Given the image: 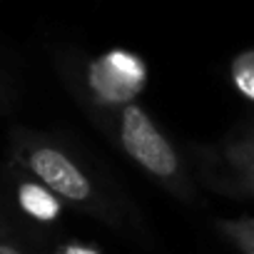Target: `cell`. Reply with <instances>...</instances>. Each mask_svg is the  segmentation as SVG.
<instances>
[{
	"label": "cell",
	"instance_id": "1",
	"mask_svg": "<svg viewBox=\"0 0 254 254\" xmlns=\"http://www.w3.org/2000/svg\"><path fill=\"white\" fill-rule=\"evenodd\" d=\"M8 165L45 185L65 207L130 239H145V219L122 185L70 140L15 125L8 137Z\"/></svg>",
	"mask_w": 254,
	"mask_h": 254
},
{
	"label": "cell",
	"instance_id": "2",
	"mask_svg": "<svg viewBox=\"0 0 254 254\" xmlns=\"http://www.w3.org/2000/svg\"><path fill=\"white\" fill-rule=\"evenodd\" d=\"M87 117L102 132V137L147 180H152L157 187L185 204L199 202L197 182L187 165V157L140 102L90 112Z\"/></svg>",
	"mask_w": 254,
	"mask_h": 254
},
{
	"label": "cell",
	"instance_id": "3",
	"mask_svg": "<svg viewBox=\"0 0 254 254\" xmlns=\"http://www.w3.org/2000/svg\"><path fill=\"white\" fill-rule=\"evenodd\" d=\"M60 75L75 102L85 110V115H90L140 102V95L150 80V67L142 55L112 48L100 55L63 58Z\"/></svg>",
	"mask_w": 254,
	"mask_h": 254
},
{
	"label": "cell",
	"instance_id": "4",
	"mask_svg": "<svg viewBox=\"0 0 254 254\" xmlns=\"http://www.w3.org/2000/svg\"><path fill=\"white\" fill-rule=\"evenodd\" d=\"M190 150L199 182L234 199H254V117L237 125L219 142L192 145Z\"/></svg>",
	"mask_w": 254,
	"mask_h": 254
},
{
	"label": "cell",
	"instance_id": "5",
	"mask_svg": "<svg viewBox=\"0 0 254 254\" xmlns=\"http://www.w3.org/2000/svg\"><path fill=\"white\" fill-rule=\"evenodd\" d=\"M13 172H15V194H18V204H20V209L30 217V219H35V222H40V224H58L60 219H63V212H65V204L45 187V185H40L38 180H33L30 175H25V172H20V170H15V167H10Z\"/></svg>",
	"mask_w": 254,
	"mask_h": 254
},
{
	"label": "cell",
	"instance_id": "6",
	"mask_svg": "<svg viewBox=\"0 0 254 254\" xmlns=\"http://www.w3.org/2000/svg\"><path fill=\"white\" fill-rule=\"evenodd\" d=\"M214 229L242 254H254V214L222 217L214 222Z\"/></svg>",
	"mask_w": 254,
	"mask_h": 254
},
{
	"label": "cell",
	"instance_id": "7",
	"mask_svg": "<svg viewBox=\"0 0 254 254\" xmlns=\"http://www.w3.org/2000/svg\"><path fill=\"white\" fill-rule=\"evenodd\" d=\"M229 80L239 97L254 102V48L237 53L229 63Z\"/></svg>",
	"mask_w": 254,
	"mask_h": 254
},
{
	"label": "cell",
	"instance_id": "8",
	"mask_svg": "<svg viewBox=\"0 0 254 254\" xmlns=\"http://www.w3.org/2000/svg\"><path fill=\"white\" fill-rule=\"evenodd\" d=\"M0 254H30L25 247H23V242L0 222Z\"/></svg>",
	"mask_w": 254,
	"mask_h": 254
},
{
	"label": "cell",
	"instance_id": "9",
	"mask_svg": "<svg viewBox=\"0 0 254 254\" xmlns=\"http://www.w3.org/2000/svg\"><path fill=\"white\" fill-rule=\"evenodd\" d=\"M55 254H102L100 247L87 244V242H77V239H67L63 244H58Z\"/></svg>",
	"mask_w": 254,
	"mask_h": 254
},
{
	"label": "cell",
	"instance_id": "10",
	"mask_svg": "<svg viewBox=\"0 0 254 254\" xmlns=\"http://www.w3.org/2000/svg\"><path fill=\"white\" fill-rule=\"evenodd\" d=\"M15 110V95L10 90V85L3 80V75H0V115H8Z\"/></svg>",
	"mask_w": 254,
	"mask_h": 254
}]
</instances>
